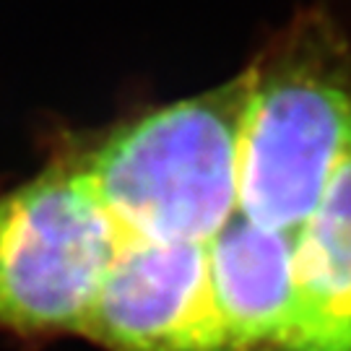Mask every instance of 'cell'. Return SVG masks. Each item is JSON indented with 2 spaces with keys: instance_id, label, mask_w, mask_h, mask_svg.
<instances>
[{
  "instance_id": "5b68a950",
  "label": "cell",
  "mask_w": 351,
  "mask_h": 351,
  "mask_svg": "<svg viewBox=\"0 0 351 351\" xmlns=\"http://www.w3.org/2000/svg\"><path fill=\"white\" fill-rule=\"evenodd\" d=\"M226 351H310L294 274V234L234 213L206 245Z\"/></svg>"
},
{
  "instance_id": "3957f363",
  "label": "cell",
  "mask_w": 351,
  "mask_h": 351,
  "mask_svg": "<svg viewBox=\"0 0 351 351\" xmlns=\"http://www.w3.org/2000/svg\"><path fill=\"white\" fill-rule=\"evenodd\" d=\"M120 237L73 154L0 193V333H81Z\"/></svg>"
},
{
  "instance_id": "6da1fadb",
  "label": "cell",
  "mask_w": 351,
  "mask_h": 351,
  "mask_svg": "<svg viewBox=\"0 0 351 351\" xmlns=\"http://www.w3.org/2000/svg\"><path fill=\"white\" fill-rule=\"evenodd\" d=\"M349 154L351 42L328 11H302L247 68L237 211L297 234Z\"/></svg>"
},
{
  "instance_id": "8992f818",
  "label": "cell",
  "mask_w": 351,
  "mask_h": 351,
  "mask_svg": "<svg viewBox=\"0 0 351 351\" xmlns=\"http://www.w3.org/2000/svg\"><path fill=\"white\" fill-rule=\"evenodd\" d=\"M294 274L310 351H351V154L294 234Z\"/></svg>"
},
{
  "instance_id": "7a4b0ae2",
  "label": "cell",
  "mask_w": 351,
  "mask_h": 351,
  "mask_svg": "<svg viewBox=\"0 0 351 351\" xmlns=\"http://www.w3.org/2000/svg\"><path fill=\"white\" fill-rule=\"evenodd\" d=\"M245 104L247 71L114 128L73 159L123 234L208 245L239 208Z\"/></svg>"
},
{
  "instance_id": "277c9868",
  "label": "cell",
  "mask_w": 351,
  "mask_h": 351,
  "mask_svg": "<svg viewBox=\"0 0 351 351\" xmlns=\"http://www.w3.org/2000/svg\"><path fill=\"white\" fill-rule=\"evenodd\" d=\"M81 336L107 351H226L206 245L123 234Z\"/></svg>"
}]
</instances>
